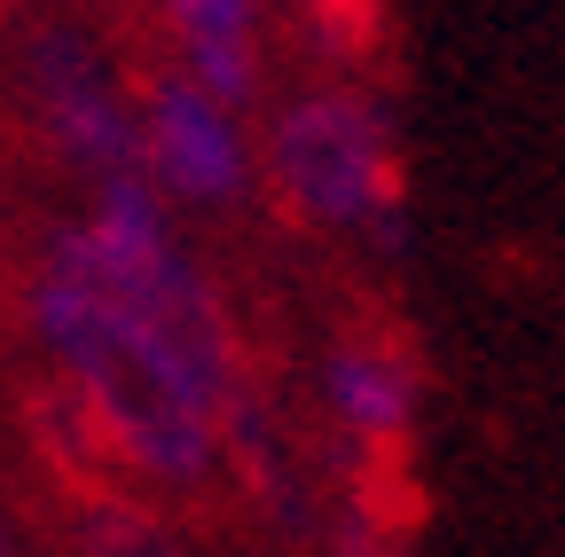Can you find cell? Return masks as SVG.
I'll list each match as a JSON object with an SVG mask.
<instances>
[{"label": "cell", "mask_w": 565, "mask_h": 557, "mask_svg": "<svg viewBox=\"0 0 565 557\" xmlns=\"http://www.w3.org/2000/svg\"><path fill=\"white\" fill-rule=\"evenodd\" d=\"M166 40H173V72L204 87L212 103L252 110L267 87V0H158Z\"/></svg>", "instance_id": "8992f818"}, {"label": "cell", "mask_w": 565, "mask_h": 557, "mask_svg": "<svg viewBox=\"0 0 565 557\" xmlns=\"http://www.w3.org/2000/svg\"><path fill=\"white\" fill-rule=\"evenodd\" d=\"M134 158L166 213H228L259 181L244 110L212 103L181 72H150L134 87Z\"/></svg>", "instance_id": "277c9868"}, {"label": "cell", "mask_w": 565, "mask_h": 557, "mask_svg": "<svg viewBox=\"0 0 565 557\" xmlns=\"http://www.w3.org/2000/svg\"><path fill=\"white\" fill-rule=\"evenodd\" d=\"M0 557H17V534H9V518H0Z\"/></svg>", "instance_id": "ba28073f"}, {"label": "cell", "mask_w": 565, "mask_h": 557, "mask_svg": "<svg viewBox=\"0 0 565 557\" xmlns=\"http://www.w3.org/2000/svg\"><path fill=\"white\" fill-rule=\"evenodd\" d=\"M259 173L307 228L370 236L377 251H401L408 236L401 133H393V110L362 87H307L291 103H275Z\"/></svg>", "instance_id": "7a4b0ae2"}, {"label": "cell", "mask_w": 565, "mask_h": 557, "mask_svg": "<svg viewBox=\"0 0 565 557\" xmlns=\"http://www.w3.org/2000/svg\"><path fill=\"white\" fill-rule=\"evenodd\" d=\"M71 557H196L173 518H158L150 503H126V495H87L79 526H71Z\"/></svg>", "instance_id": "52a82bcc"}, {"label": "cell", "mask_w": 565, "mask_h": 557, "mask_svg": "<svg viewBox=\"0 0 565 557\" xmlns=\"http://www.w3.org/2000/svg\"><path fill=\"white\" fill-rule=\"evenodd\" d=\"M17 87H24V110L40 126V142L87 173V189L103 181H134L141 158H134V87L118 79V63L79 32V24H32L24 47H17Z\"/></svg>", "instance_id": "3957f363"}, {"label": "cell", "mask_w": 565, "mask_h": 557, "mask_svg": "<svg viewBox=\"0 0 565 557\" xmlns=\"http://www.w3.org/2000/svg\"><path fill=\"white\" fill-rule=\"evenodd\" d=\"M32 330L63 369V393L95 425L110 471L196 486L221 471V408H212L126 314H110L95 291H79L47 259L32 267Z\"/></svg>", "instance_id": "6da1fadb"}, {"label": "cell", "mask_w": 565, "mask_h": 557, "mask_svg": "<svg viewBox=\"0 0 565 557\" xmlns=\"http://www.w3.org/2000/svg\"><path fill=\"white\" fill-rule=\"evenodd\" d=\"M315 400L330 425V456L345 471L385 463V448H401L424 416V369L401 338H338L322 369H315Z\"/></svg>", "instance_id": "5b68a950"}]
</instances>
